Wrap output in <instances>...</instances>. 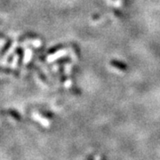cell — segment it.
<instances>
[{
  "mask_svg": "<svg viewBox=\"0 0 160 160\" xmlns=\"http://www.w3.org/2000/svg\"><path fill=\"white\" fill-rule=\"evenodd\" d=\"M100 160H106V158H105L104 156H102V157L101 158V159H100Z\"/></svg>",
  "mask_w": 160,
  "mask_h": 160,
  "instance_id": "cell-2",
  "label": "cell"
},
{
  "mask_svg": "<svg viewBox=\"0 0 160 160\" xmlns=\"http://www.w3.org/2000/svg\"><path fill=\"white\" fill-rule=\"evenodd\" d=\"M87 160H95V158H94V155H93V154L90 155V156L88 157Z\"/></svg>",
  "mask_w": 160,
  "mask_h": 160,
  "instance_id": "cell-1",
  "label": "cell"
}]
</instances>
